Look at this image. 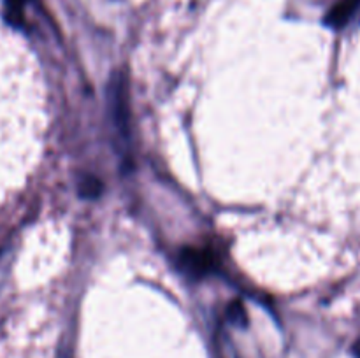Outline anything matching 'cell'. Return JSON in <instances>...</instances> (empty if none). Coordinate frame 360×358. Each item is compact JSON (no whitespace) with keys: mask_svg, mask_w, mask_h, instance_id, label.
Returning a JSON list of instances; mask_svg holds the SVG:
<instances>
[{"mask_svg":"<svg viewBox=\"0 0 360 358\" xmlns=\"http://www.w3.org/2000/svg\"><path fill=\"white\" fill-rule=\"evenodd\" d=\"M178 263L183 274H186L192 279H200V277L213 272L214 267H217V258L207 249L186 248L179 255Z\"/></svg>","mask_w":360,"mask_h":358,"instance_id":"obj_2","label":"cell"},{"mask_svg":"<svg viewBox=\"0 0 360 358\" xmlns=\"http://www.w3.org/2000/svg\"><path fill=\"white\" fill-rule=\"evenodd\" d=\"M360 13V0H340L327 14L326 23L333 28H343Z\"/></svg>","mask_w":360,"mask_h":358,"instance_id":"obj_3","label":"cell"},{"mask_svg":"<svg viewBox=\"0 0 360 358\" xmlns=\"http://www.w3.org/2000/svg\"><path fill=\"white\" fill-rule=\"evenodd\" d=\"M25 0H6V20L13 27H21L25 20Z\"/></svg>","mask_w":360,"mask_h":358,"instance_id":"obj_4","label":"cell"},{"mask_svg":"<svg viewBox=\"0 0 360 358\" xmlns=\"http://www.w3.org/2000/svg\"><path fill=\"white\" fill-rule=\"evenodd\" d=\"M62 358H69V357H62Z\"/></svg>","mask_w":360,"mask_h":358,"instance_id":"obj_6","label":"cell"},{"mask_svg":"<svg viewBox=\"0 0 360 358\" xmlns=\"http://www.w3.org/2000/svg\"><path fill=\"white\" fill-rule=\"evenodd\" d=\"M354 354H355V358H360V340L357 344H355V347H354Z\"/></svg>","mask_w":360,"mask_h":358,"instance_id":"obj_5","label":"cell"},{"mask_svg":"<svg viewBox=\"0 0 360 358\" xmlns=\"http://www.w3.org/2000/svg\"><path fill=\"white\" fill-rule=\"evenodd\" d=\"M108 104L112 128L118 140V153H129L130 126H129V98H127V81L122 72L112 74L108 88Z\"/></svg>","mask_w":360,"mask_h":358,"instance_id":"obj_1","label":"cell"}]
</instances>
